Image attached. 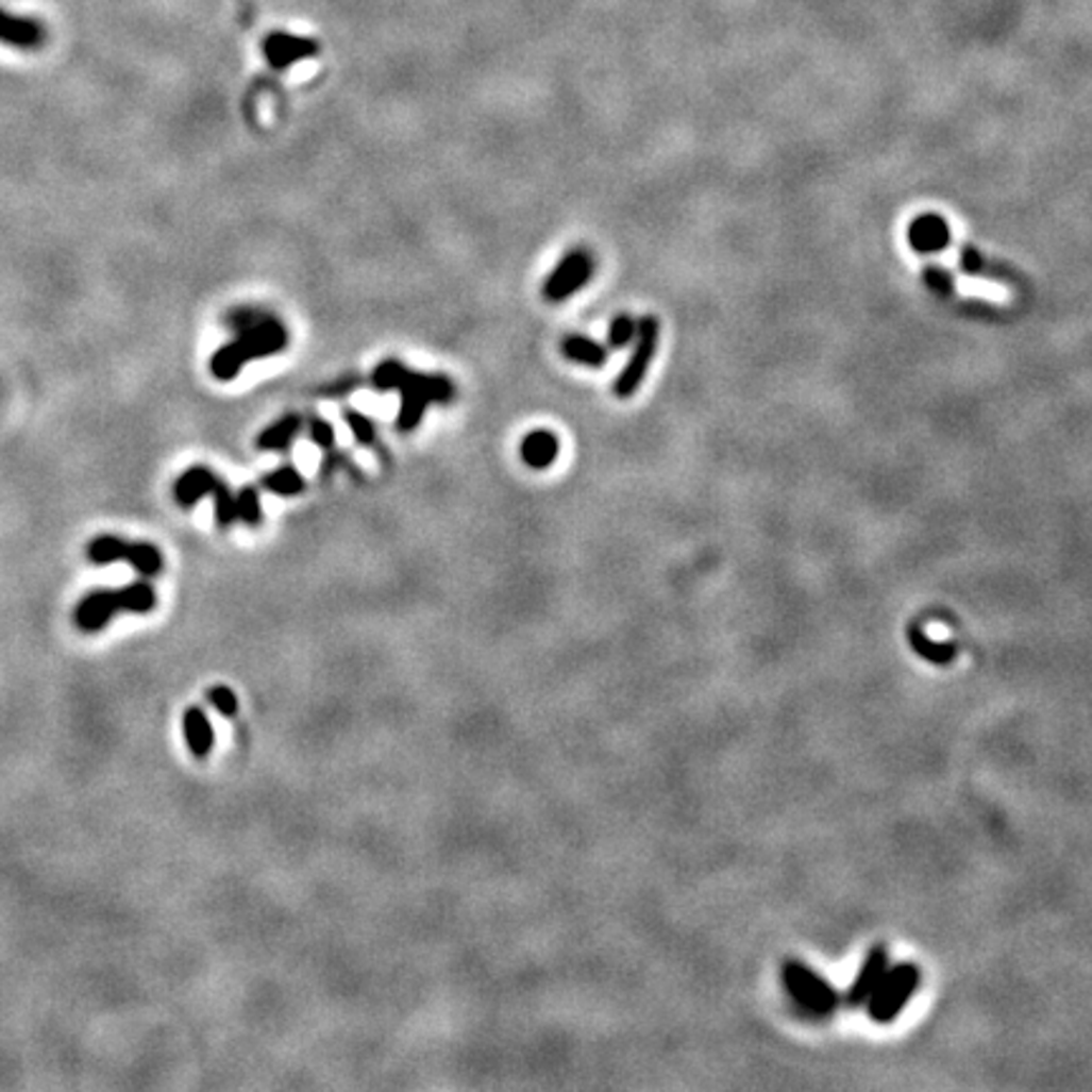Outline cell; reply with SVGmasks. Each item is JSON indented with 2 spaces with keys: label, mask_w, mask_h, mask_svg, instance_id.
Segmentation results:
<instances>
[{
  "label": "cell",
  "mask_w": 1092,
  "mask_h": 1092,
  "mask_svg": "<svg viewBox=\"0 0 1092 1092\" xmlns=\"http://www.w3.org/2000/svg\"><path fill=\"white\" fill-rule=\"evenodd\" d=\"M289 347V332L273 314H266L251 330L238 332L211 357V372L216 380H233L251 359L273 357Z\"/></svg>",
  "instance_id": "1"
},
{
  "label": "cell",
  "mask_w": 1092,
  "mask_h": 1092,
  "mask_svg": "<svg viewBox=\"0 0 1092 1092\" xmlns=\"http://www.w3.org/2000/svg\"><path fill=\"white\" fill-rule=\"evenodd\" d=\"M782 984L787 994L792 996L796 1007L809 1017H829L840 1007L842 994L833 984L814 974L807 963L789 959L782 967Z\"/></svg>",
  "instance_id": "2"
},
{
  "label": "cell",
  "mask_w": 1092,
  "mask_h": 1092,
  "mask_svg": "<svg viewBox=\"0 0 1092 1092\" xmlns=\"http://www.w3.org/2000/svg\"><path fill=\"white\" fill-rule=\"evenodd\" d=\"M398 392L402 405L394 425H398L400 433H413L420 425V420H423L431 402H451L455 398L451 377H446V374H420L410 370H407Z\"/></svg>",
  "instance_id": "3"
},
{
  "label": "cell",
  "mask_w": 1092,
  "mask_h": 1092,
  "mask_svg": "<svg viewBox=\"0 0 1092 1092\" xmlns=\"http://www.w3.org/2000/svg\"><path fill=\"white\" fill-rule=\"evenodd\" d=\"M918 984H921V969L913 961L895 963L893 969H888V974L883 976V981L877 984L873 996L868 999V1017L877 1024H890L901 1017V1011L910 1002V996L915 994Z\"/></svg>",
  "instance_id": "4"
},
{
  "label": "cell",
  "mask_w": 1092,
  "mask_h": 1092,
  "mask_svg": "<svg viewBox=\"0 0 1092 1092\" xmlns=\"http://www.w3.org/2000/svg\"><path fill=\"white\" fill-rule=\"evenodd\" d=\"M658 339H660V321L655 317H642L638 319V334H635L633 341V354H629L627 365L622 367V372L615 380L612 392L618 394L620 400L633 398L635 392L640 390L642 380L653 365L655 352H658Z\"/></svg>",
  "instance_id": "5"
},
{
  "label": "cell",
  "mask_w": 1092,
  "mask_h": 1092,
  "mask_svg": "<svg viewBox=\"0 0 1092 1092\" xmlns=\"http://www.w3.org/2000/svg\"><path fill=\"white\" fill-rule=\"evenodd\" d=\"M592 273H594L592 253L582 251V248L567 253V256L557 264V268L549 273V279L544 284V299L552 301V304H559V301L574 297V293H577L582 286L592 279Z\"/></svg>",
  "instance_id": "6"
},
{
  "label": "cell",
  "mask_w": 1092,
  "mask_h": 1092,
  "mask_svg": "<svg viewBox=\"0 0 1092 1092\" xmlns=\"http://www.w3.org/2000/svg\"><path fill=\"white\" fill-rule=\"evenodd\" d=\"M119 612H127L124 587L97 589V592H89L82 602H79L77 612H73V622H77V627L82 629V633H99V629L110 625Z\"/></svg>",
  "instance_id": "7"
},
{
  "label": "cell",
  "mask_w": 1092,
  "mask_h": 1092,
  "mask_svg": "<svg viewBox=\"0 0 1092 1092\" xmlns=\"http://www.w3.org/2000/svg\"><path fill=\"white\" fill-rule=\"evenodd\" d=\"M906 240L910 251H915L918 256H934V253L946 251L954 240V233H951L948 220L941 213H921L910 220Z\"/></svg>",
  "instance_id": "8"
},
{
  "label": "cell",
  "mask_w": 1092,
  "mask_h": 1092,
  "mask_svg": "<svg viewBox=\"0 0 1092 1092\" xmlns=\"http://www.w3.org/2000/svg\"><path fill=\"white\" fill-rule=\"evenodd\" d=\"M890 969V956H888V948L886 946H873L868 951L866 961H862L860 971H857L855 981L850 984V989L842 994V1002L847 1004V1007H862V1004H868L870 996H873V991L877 989V984L883 981V976L888 974Z\"/></svg>",
  "instance_id": "9"
},
{
  "label": "cell",
  "mask_w": 1092,
  "mask_h": 1092,
  "mask_svg": "<svg viewBox=\"0 0 1092 1092\" xmlns=\"http://www.w3.org/2000/svg\"><path fill=\"white\" fill-rule=\"evenodd\" d=\"M223 484L225 481H220L218 475L211 471V468L192 466V468H187V471L175 481V501L180 506L190 508V506H196L203 495L216 493Z\"/></svg>",
  "instance_id": "10"
},
{
  "label": "cell",
  "mask_w": 1092,
  "mask_h": 1092,
  "mask_svg": "<svg viewBox=\"0 0 1092 1092\" xmlns=\"http://www.w3.org/2000/svg\"><path fill=\"white\" fill-rule=\"evenodd\" d=\"M264 51H266V58L271 62V66H276V69H286V66L297 64L299 58L314 56V53H317V44L309 41V38L273 33V36L266 38Z\"/></svg>",
  "instance_id": "11"
},
{
  "label": "cell",
  "mask_w": 1092,
  "mask_h": 1092,
  "mask_svg": "<svg viewBox=\"0 0 1092 1092\" xmlns=\"http://www.w3.org/2000/svg\"><path fill=\"white\" fill-rule=\"evenodd\" d=\"M44 26L33 18H21L11 16V13L0 11V41L16 46V49H38L44 44Z\"/></svg>",
  "instance_id": "12"
},
{
  "label": "cell",
  "mask_w": 1092,
  "mask_h": 1092,
  "mask_svg": "<svg viewBox=\"0 0 1092 1092\" xmlns=\"http://www.w3.org/2000/svg\"><path fill=\"white\" fill-rule=\"evenodd\" d=\"M183 734L187 741V749L196 759H207L213 752V741H216V734H213L211 719L200 706H187L183 713Z\"/></svg>",
  "instance_id": "13"
},
{
  "label": "cell",
  "mask_w": 1092,
  "mask_h": 1092,
  "mask_svg": "<svg viewBox=\"0 0 1092 1092\" xmlns=\"http://www.w3.org/2000/svg\"><path fill=\"white\" fill-rule=\"evenodd\" d=\"M559 438L549 431H534L521 440V460L534 471H544L557 460Z\"/></svg>",
  "instance_id": "14"
},
{
  "label": "cell",
  "mask_w": 1092,
  "mask_h": 1092,
  "mask_svg": "<svg viewBox=\"0 0 1092 1092\" xmlns=\"http://www.w3.org/2000/svg\"><path fill=\"white\" fill-rule=\"evenodd\" d=\"M561 354L567 359L577 362V365L592 367V370H600L607 362V347L600 345V341L582 337V334H569V337L561 339Z\"/></svg>",
  "instance_id": "15"
},
{
  "label": "cell",
  "mask_w": 1092,
  "mask_h": 1092,
  "mask_svg": "<svg viewBox=\"0 0 1092 1092\" xmlns=\"http://www.w3.org/2000/svg\"><path fill=\"white\" fill-rule=\"evenodd\" d=\"M301 431V418L299 415H286V418L276 420L273 425H268L264 433L256 438L258 451H284V448L291 446V440L297 438Z\"/></svg>",
  "instance_id": "16"
},
{
  "label": "cell",
  "mask_w": 1092,
  "mask_h": 1092,
  "mask_svg": "<svg viewBox=\"0 0 1092 1092\" xmlns=\"http://www.w3.org/2000/svg\"><path fill=\"white\" fill-rule=\"evenodd\" d=\"M127 549H130V541L122 539V536L102 534V536H94V539L89 541V547H86V557H89L91 565L104 567V565H114V561L127 559Z\"/></svg>",
  "instance_id": "17"
},
{
  "label": "cell",
  "mask_w": 1092,
  "mask_h": 1092,
  "mask_svg": "<svg viewBox=\"0 0 1092 1092\" xmlns=\"http://www.w3.org/2000/svg\"><path fill=\"white\" fill-rule=\"evenodd\" d=\"M130 565L137 569L142 577H157L165 569V557L163 552L152 544V541H130V549H127V559Z\"/></svg>",
  "instance_id": "18"
},
{
  "label": "cell",
  "mask_w": 1092,
  "mask_h": 1092,
  "mask_svg": "<svg viewBox=\"0 0 1092 1092\" xmlns=\"http://www.w3.org/2000/svg\"><path fill=\"white\" fill-rule=\"evenodd\" d=\"M264 488L266 491H271L276 495H286V499H289V495H299L306 491V481L293 466H281V468H276V471H271L266 475Z\"/></svg>",
  "instance_id": "19"
},
{
  "label": "cell",
  "mask_w": 1092,
  "mask_h": 1092,
  "mask_svg": "<svg viewBox=\"0 0 1092 1092\" xmlns=\"http://www.w3.org/2000/svg\"><path fill=\"white\" fill-rule=\"evenodd\" d=\"M910 642H913L918 655L936 662V666H946V662L956 658V645H951V642H936L934 638H928L921 627L910 629Z\"/></svg>",
  "instance_id": "20"
},
{
  "label": "cell",
  "mask_w": 1092,
  "mask_h": 1092,
  "mask_svg": "<svg viewBox=\"0 0 1092 1092\" xmlns=\"http://www.w3.org/2000/svg\"><path fill=\"white\" fill-rule=\"evenodd\" d=\"M405 374H407V367L402 365L400 359L380 362V365L374 367V372H372L374 390H380V392L398 390V387L402 385V380H405Z\"/></svg>",
  "instance_id": "21"
},
{
  "label": "cell",
  "mask_w": 1092,
  "mask_h": 1092,
  "mask_svg": "<svg viewBox=\"0 0 1092 1092\" xmlns=\"http://www.w3.org/2000/svg\"><path fill=\"white\" fill-rule=\"evenodd\" d=\"M236 514L238 519L248 526H258L261 519H264V508H261L258 491L253 486L240 488L236 495Z\"/></svg>",
  "instance_id": "22"
},
{
  "label": "cell",
  "mask_w": 1092,
  "mask_h": 1092,
  "mask_svg": "<svg viewBox=\"0 0 1092 1092\" xmlns=\"http://www.w3.org/2000/svg\"><path fill=\"white\" fill-rule=\"evenodd\" d=\"M635 334H638V319H633L629 314H620V317L612 319L607 332V341L612 350H625L627 345H633Z\"/></svg>",
  "instance_id": "23"
},
{
  "label": "cell",
  "mask_w": 1092,
  "mask_h": 1092,
  "mask_svg": "<svg viewBox=\"0 0 1092 1092\" xmlns=\"http://www.w3.org/2000/svg\"><path fill=\"white\" fill-rule=\"evenodd\" d=\"M923 281H926L928 289L934 291L936 297H941V299H948V297H954V293H956L954 276H951L946 268H941V266H926V268H923Z\"/></svg>",
  "instance_id": "24"
},
{
  "label": "cell",
  "mask_w": 1092,
  "mask_h": 1092,
  "mask_svg": "<svg viewBox=\"0 0 1092 1092\" xmlns=\"http://www.w3.org/2000/svg\"><path fill=\"white\" fill-rule=\"evenodd\" d=\"M266 314H268V312L253 309V306H238V309H233V312H228V314H225V321H223V324H225L228 330H231L233 334H238V332L251 330V326H256L258 321L266 317Z\"/></svg>",
  "instance_id": "25"
},
{
  "label": "cell",
  "mask_w": 1092,
  "mask_h": 1092,
  "mask_svg": "<svg viewBox=\"0 0 1092 1092\" xmlns=\"http://www.w3.org/2000/svg\"><path fill=\"white\" fill-rule=\"evenodd\" d=\"M207 701H211V706L216 708L220 716H225V719H233V716L238 713V699L228 686L207 688Z\"/></svg>",
  "instance_id": "26"
},
{
  "label": "cell",
  "mask_w": 1092,
  "mask_h": 1092,
  "mask_svg": "<svg viewBox=\"0 0 1092 1092\" xmlns=\"http://www.w3.org/2000/svg\"><path fill=\"white\" fill-rule=\"evenodd\" d=\"M345 420H347V425H350L354 440H357L359 446H372L374 443V438H377V435H374V425H372L370 418H365V415L357 413V410H347L345 413Z\"/></svg>",
  "instance_id": "27"
},
{
  "label": "cell",
  "mask_w": 1092,
  "mask_h": 1092,
  "mask_svg": "<svg viewBox=\"0 0 1092 1092\" xmlns=\"http://www.w3.org/2000/svg\"><path fill=\"white\" fill-rule=\"evenodd\" d=\"M959 266L963 273H969V276H991V266L987 264V258L981 256L976 248L971 246H963L961 248V256H959Z\"/></svg>",
  "instance_id": "28"
},
{
  "label": "cell",
  "mask_w": 1092,
  "mask_h": 1092,
  "mask_svg": "<svg viewBox=\"0 0 1092 1092\" xmlns=\"http://www.w3.org/2000/svg\"><path fill=\"white\" fill-rule=\"evenodd\" d=\"M312 440L321 448V451H332V448H334V427L326 423V420L314 418L312 420Z\"/></svg>",
  "instance_id": "29"
}]
</instances>
